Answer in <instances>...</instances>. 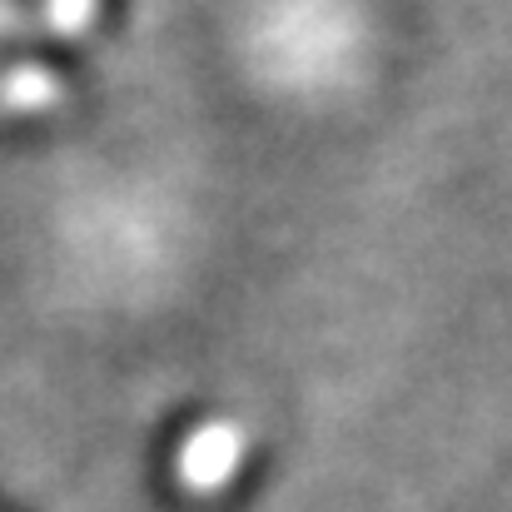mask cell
<instances>
[{
    "label": "cell",
    "mask_w": 512,
    "mask_h": 512,
    "mask_svg": "<svg viewBox=\"0 0 512 512\" xmlns=\"http://www.w3.org/2000/svg\"><path fill=\"white\" fill-rule=\"evenodd\" d=\"M95 15V0H45V25L55 35H80Z\"/></svg>",
    "instance_id": "obj_3"
},
{
    "label": "cell",
    "mask_w": 512,
    "mask_h": 512,
    "mask_svg": "<svg viewBox=\"0 0 512 512\" xmlns=\"http://www.w3.org/2000/svg\"><path fill=\"white\" fill-rule=\"evenodd\" d=\"M55 100V80L40 70V65H20L0 80V105H15V110H40Z\"/></svg>",
    "instance_id": "obj_2"
},
{
    "label": "cell",
    "mask_w": 512,
    "mask_h": 512,
    "mask_svg": "<svg viewBox=\"0 0 512 512\" xmlns=\"http://www.w3.org/2000/svg\"><path fill=\"white\" fill-rule=\"evenodd\" d=\"M239 458H244V433L234 423H204L199 433H189L179 453V478L194 493H214L234 478Z\"/></svg>",
    "instance_id": "obj_1"
}]
</instances>
